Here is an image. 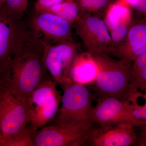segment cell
Listing matches in <instances>:
<instances>
[{
	"mask_svg": "<svg viewBox=\"0 0 146 146\" xmlns=\"http://www.w3.org/2000/svg\"><path fill=\"white\" fill-rule=\"evenodd\" d=\"M98 72V68L92 54L87 52H78L61 84L75 83L85 85L95 81Z\"/></svg>",
	"mask_w": 146,
	"mask_h": 146,
	"instance_id": "cell-14",
	"label": "cell"
},
{
	"mask_svg": "<svg viewBox=\"0 0 146 146\" xmlns=\"http://www.w3.org/2000/svg\"><path fill=\"white\" fill-rule=\"evenodd\" d=\"M29 118L27 102L0 85V146L28 127Z\"/></svg>",
	"mask_w": 146,
	"mask_h": 146,
	"instance_id": "cell-5",
	"label": "cell"
},
{
	"mask_svg": "<svg viewBox=\"0 0 146 146\" xmlns=\"http://www.w3.org/2000/svg\"><path fill=\"white\" fill-rule=\"evenodd\" d=\"M95 125H46L32 134L35 146H86Z\"/></svg>",
	"mask_w": 146,
	"mask_h": 146,
	"instance_id": "cell-7",
	"label": "cell"
},
{
	"mask_svg": "<svg viewBox=\"0 0 146 146\" xmlns=\"http://www.w3.org/2000/svg\"><path fill=\"white\" fill-rule=\"evenodd\" d=\"M56 84L53 79H46L27 100L30 112L28 127L32 134L46 125L57 115L62 96Z\"/></svg>",
	"mask_w": 146,
	"mask_h": 146,
	"instance_id": "cell-4",
	"label": "cell"
},
{
	"mask_svg": "<svg viewBox=\"0 0 146 146\" xmlns=\"http://www.w3.org/2000/svg\"><path fill=\"white\" fill-rule=\"evenodd\" d=\"M63 90L61 107L55 117L54 124L59 125L94 124L91 115L93 97L83 84L65 83L61 84Z\"/></svg>",
	"mask_w": 146,
	"mask_h": 146,
	"instance_id": "cell-3",
	"label": "cell"
},
{
	"mask_svg": "<svg viewBox=\"0 0 146 146\" xmlns=\"http://www.w3.org/2000/svg\"><path fill=\"white\" fill-rule=\"evenodd\" d=\"M28 0H0V8L6 9L9 17L21 20L27 8Z\"/></svg>",
	"mask_w": 146,
	"mask_h": 146,
	"instance_id": "cell-18",
	"label": "cell"
},
{
	"mask_svg": "<svg viewBox=\"0 0 146 146\" xmlns=\"http://www.w3.org/2000/svg\"><path fill=\"white\" fill-rule=\"evenodd\" d=\"M140 127L141 133L139 138H137V142L138 145L146 146V121Z\"/></svg>",
	"mask_w": 146,
	"mask_h": 146,
	"instance_id": "cell-23",
	"label": "cell"
},
{
	"mask_svg": "<svg viewBox=\"0 0 146 146\" xmlns=\"http://www.w3.org/2000/svg\"><path fill=\"white\" fill-rule=\"evenodd\" d=\"M72 26L87 52L111 55L115 47L106 23L102 18L91 14H81L73 23Z\"/></svg>",
	"mask_w": 146,
	"mask_h": 146,
	"instance_id": "cell-6",
	"label": "cell"
},
{
	"mask_svg": "<svg viewBox=\"0 0 146 146\" xmlns=\"http://www.w3.org/2000/svg\"><path fill=\"white\" fill-rule=\"evenodd\" d=\"M32 36L29 27L22 19L9 17L8 21H0V74L5 71Z\"/></svg>",
	"mask_w": 146,
	"mask_h": 146,
	"instance_id": "cell-8",
	"label": "cell"
},
{
	"mask_svg": "<svg viewBox=\"0 0 146 146\" xmlns=\"http://www.w3.org/2000/svg\"><path fill=\"white\" fill-rule=\"evenodd\" d=\"M43 12L54 13L69 21L72 25L80 16L78 6L74 0H66L53 6Z\"/></svg>",
	"mask_w": 146,
	"mask_h": 146,
	"instance_id": "cell-16",
	"label": "cell"
},
{
	"mask_svg": "<svg viewBox=\"0 0 146 146\" xmlns=\"http://www.w3.org/2000/svg\"><path fill=\"white\" fill-rule=\"evenodd\" d=\"M91 54L98 68L94 81L97 96L124 100L130 84L133 63L113 58L107 54Z\"/></svg>",
	"mask_w": 146,
	"mask_h": 146,
	"instance_id": "cell-2",
	"label": "cell"
},
{
	"mask_svg": "<svg viewBox=\"0 0 146 146\" xmlns=\"http://www.w3.org/2000/svg\"><path fill=\"white\" fill-rule=\"evenodd\" d=\"M143 98L145 100V103L142 105H140L135 102H127L129 111L132 117L139 121H146V95L144 96Z\"/></svg>",
	"mask_w": 146,
	"mask_h": 146,
	"instance_id": "cell-20",
	"label": "cell"
},
{
	"mask_svg": "<svg viewBox=\"0 0 146 146\" xmlns=\"http://www.w3.org/2000/svg\"><path fill=\"white\" fill-rule=\"evenodd\" d=\"M78 46L74 40L54 44H44L43 59L48 72L57 83H63Z\"/></svg>",
	"mask_w": 146,
	"mask_h": 146,
	"instance_id": "cell-10",
	"label": "cell"
},
{
	"mask_svg": "<svg viewBox=\"0 0 146 146\" xmlns=\"http://www.w3.org/2000/svg\"><path fill=\"white\" fill-rule=\"evenodd\" d=\"M146 90V52L136 58L132 63L131 79L125 99L131 94Z\"/></svg>",
	"mask_w": 146,
	"mask_h": 146,
	"instance_id": "cell-15",
	"label": "cell"
},
{
	"mask_svg": "<svg viewBox=\"0 0 146 146\" xmlns=\"http://www.w3.org/2000/svg\"><path fill=\"white\" fill-rule=\"evenodd\" d=\"M124 1H125L126 3H127V4L129 5H130L131 4L134 3L136 0H124Z\"/></svg>",
	"mask_w": 146,
	"mask_h": 146,
	"instance_id": "cell-24",
	"label": "cell"
},
{
	"mask_svg": "<svg viewBox=\"0 0 146 146\" xmlns=\"http://www.w3.org/2000/svg\"><path fill=\"white\" fill-rule=\"evenodd\" d=\"M146 52V18L130 22L125 39L115 48L111 55L128 62Z\"/></svg>",
	"mask_w": 146,
	"mask_h": 146,
	"instance_id": "cell-13",
	"label": "cell"
},
{
	"mask_svg": "<svg viewBox=\"0 0 146 146\" xmlns=\"http://www.w3.org/2000/svg\"><path fill=\"white\" fill-rule=\"evenodd\" d=\"M130 6L138 14L146 18V0H136Z\"/></svg>",
	"mask_w": 146,
	"mask_h": 146,
	"instance_id": "cell-22",
	"label": "cell"
},
{
	"mask_svg": "<svg viewBox=\"0 0 146 146\" xmlns=\"http://www.w3.org/2000/svg\"><path fill=\"white\" fill-rule=\"evenodd\" d=\"M66 0H37L35 5V13L43 12L53 6Z\"/></svg>",
	"mask_w": 146,
	"mask_h": 146,
	"instance_id": "cell-21",
	"label": "cell"
},
{
	"mask_svg": "<svg viewBox=\"0 0 146 146\" xmlns=\"http://www.w3.org/2000/svg\"><path fill=\"white\" fill-rule=\"evenodd\" d=\"M129 122L117 123L106 126H95L86 146H130L137 142L134 127Z\"/></svg>",
	"mask_w": 146,
	"mask_h": 146,
	"instance_id": "cell-12",
	"label": "cell"
},
{
	"mask_svg": "<svg viewBox=\"0 0 146 146\" xmlns=\"http://www.w3.org/2000/svg\"><path fill=\"white\" fill-rule=\"evenodd\" d=\"M130 22L120 20L111 26L110 35L115 48L121 44L125 39Z\"/></svg>",
	"mask_w": 146,
	"mask_h": 146,
	"instance_id": "cell-19",
	"label": "cell"
},
{
	"mask_svg": "<svg viewBox=\"0 0 146 146\" xmlns=\"http://www.w3.org/2000/svg\"><path fill=\"white\" fill-rule=\"evenodd\" d=\"M99 99L91 112V121L94 125L106 126L117 123L129 122L135 127H140L145 122L136 120L132 117L126 100L113 97H105Z\"/></svg>",
	"mask_w": 146,
	"mask_h": 146,
	"instance_id": "cell-11",
	"label": "cell"
},
{
	"mask_svg": "<svg viewBox=\"0 0 146 146\" xmlns=\"http://www.w3.org/2000/svg\"><path fill=\"white\" fill-rule=\"evenodd\" d=\"M78 6L80 15L91 14L102 18L110 0H74Z\"/></svg>",
	"mask_w": 146,
	"mask_h": 146,
	"instance_id": "cell-17",
	"label": "cell"
},
{
	"mask_svg": "<svg viewBox=\"0 0 146 146\" xmlns=\"http://www.w3.org/2000/svg\"><path fill=\"white\" fill-rule=\"evenodd\" d=\"M29 28L33 35L44 44H54L73 40L72 25L48 12L35 13Z\"/></svg>",
	"mask_w": 146,
	"mask_h": 146,
	"instance_id": "cell-9",
	"label": "cell"
},
{
	"mask_svg": "<svg viewBox=\"0 0 146 146\" xmlns=\"http://www.w3.org/2000/svg\"><path fill=\"white\" fill-rule=\"evenodd\" d=\"M44 44L33 36L14 56L0 75V85L18 98L27 102L32 93L45 78L48 72L44 64Z\"/></svg>",
	"mask_w": 146,
	"mask_h": 146,
	"instance_id": "cell-1",
	"label": "cell"
}]
</instances>
